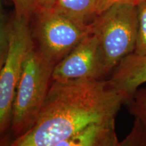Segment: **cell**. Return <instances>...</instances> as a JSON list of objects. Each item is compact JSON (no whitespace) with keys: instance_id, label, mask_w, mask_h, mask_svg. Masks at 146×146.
Listing matches in <instances>:
<instances>
[{"instance_id":"52a82bcc","label":"cell","mask_w":146,"mask_h":146,"mask_svg":"<svg viewBox=\"0 0 146 146\" xmlns=\"http://www.w3.org/2000/svg\"><path fill=\"white\" fill-rule=\"evenodd\" d=\"M108 81L129 100L146 83V54L128 55L112 70Z\"/></svg>"},{"instance_id":"5bb4252c","label":"cell","mask_w":146,"mask_h":146,"mask_svg":"<svg viewBox=\"0 0 146 146\" xmlns=\"http://www.w3.org/2000/svg\"><path fill=\"white\" fill-rule=\"evenodd\" d=\"M9 51L8 24L0 18V72L7 59Z\"/></svg>"},{"instance_id":"6da1fadb","label":"cell","mask_w":146,"mask_h":146,"mask_svg":"<svg viewBox=\"0 0 146 146\" xmlns=\"http://www.w3.org/2000/svg\"><path fill=\"white\" fill-rule=\"evenodd\" d=\"M127 98L108 80L51 81L35 123L12 146H59L91 124L115 120Z\"/></svg>"},{"instance_id":"9c48e42d","label":"cell","mask_w":146,"mask_h":146,"mask_svg":"<svg viewBox=\"0 0 146 146\" xmlns=\"http://www.w3.org/2000/svg\"><path fill=\"white\" fill-rule=\"evenodd\" d=\"M97 0H57L54 9L78 21L88 23L96 16Z\"/></svg>"},{"instance_id":"7a4b0ae2","label":"cell","mask_w":146,"mask_h":146,"mask_svg":"<svg viewBox=\"0 0 146 146\" xmlns=\"http://www.w3.org/2000/svg\"><path fill=\"white\" fill-rule=\"evenodd\" d=\"M91 25L108 74L126 56L134 52L139 31L138 5H113L95 16Z\"/></svg>"},{"instance_id":"4fadbf2b","label":"cell","mask_w":146,"mask_h":146,"mask_svg":"<svg viewBox=\"0 0 146 146\" xmlns=\"http://www.w3.org/2000/svg\"><path fill=\"white\" fill-rule=\"evenodd\" d=\"M13 3L15 16L18 18H25L28 21L33 16L35 0H11Z\"/></svg>"},{"instance_id":"7c38bea8","label":"cell","mask_w":146,"mask_h":146,"mask_svg":"<svg viewBox=\"0 0 146 146\" xmlns=\"http://www.w3.org/2000/svg\"><path fill=\"white\" fill-rule=\"evenodd\" d=\"M139 31L135 54H146V1L138 5Z\"/></svg>"},{"instance_id":"2e32d148","label":"cell","mask_w":146,"mask_h":146,"mask_svg":"<svg viewBox=\"0 0 146 146\" xmlns=\"http://www.w3.org/2000/svg\"><path fill=\"white\" fill-rule=\"evenodd\" d=\"M56 1L57 0H35L34 14L43 11L52 10L54 8Z\"/></svg>"},{"instance_id":"8992f818","label":"cell","mask_w":146,"mask_h":146,"mask_svg":"<svg viewBox=\"0 0 146 146\" xmlns=\"http://www.w3.org/2000/svg\"><path fill=\"white\" fill-rule=\"evenodd\" d=\"M105 75L98 39L91 31L66 57L55 65L52 80L102 79Z\"/></svg>"},{"instance_id":"ba28073f","label":"cell","mask_w":146,"mask_h":146,"mask_svg":"<svg viewBox=\"0 0 146 146\" xmlns=\"http://www.w3.org/2000/svg\"><path fill=\"white\" fill-rule=\"evenodd\" d=\"M59 146H120L115 120L91 124Z\"/></svg>"},{"instance_id":"5b68a950","label":"cell","mask_w":146,"mask_h":146,"mask_svg":"<svg viewBox=\"0 0 146 146\" xmlns=\"http://www.w3.org/2000/svg\"><path fill=\"white\" fill-rule=\"evenodd\" d=\"M36 48L54 66L68 55L91 31V23L80 21L56 11L35 13Z\"/></svg>"},{"instance_id":"3957f363","label":"cell","mask_w":146,"mask_h":146,"mask_svg":"<svg viewBox=\"0 0 146 146\" xmlns=\"http://www.w3.org/2000/svg\"><path fill=\"white\" fill-rule=\"evenodd\" d=\"M54 66L35 45L27 54L12 108L11 126L16 137L26 133L35 123L50 88Z\"/></svg>"},{"instance_id":"30bf717a","label":"cell","mask_w":146,"mask_h":146,"mask_svg":"<svg viewBox=\"0 0 146 146\" xmlns=\"http://www.w3.org/2000/svg\"><path fill=\"white\" fill-rule=\"evenodd\" d=\"M129 113L146 129V87H139L126 102Z\"/></svg>"},{"instance_id":"9a60e30c","label":"cell","mask_w":146,"mask_h":146,"mask_svg":"<svg viewBox=\"0 0 146 146\" xmlns=\"http://www.w3.org/2000/svg\"><path fill=\"white\" fill-rule=\"evenodd\" d=\"M145 1L146 0H97L96 15L117 3H129L138 5Z\"/></svg>"},{"instance_id":"8fae6325","label":"cell","mask_w":146,"mask_h":146,"mask_svg":"<svg viewBox=\"0 0 146 146\" xmlns=\"http://www.w3.org/2000/svg\"><path fill=\"white\" fill-rule=\"evenodd\" d=\"M120 146H146V129L139 120L135 118L132 129Z\"/></svg>"},{"instance_id":"277c9868","label":"cell","mask_w":146,"mask_h":146,"mask_svg":"<svg viewBox=\"0 0 146 146\" xmlns=\"http://www.w3.org/2000/svg\"><path fill=\"white\" fill-rule=\"evenodd\" d=\"M29 22L14 16L8 23L9 51L0 72V142L12 121V108L24 60L35 45Z\"/></svg>"}]
</instances>
